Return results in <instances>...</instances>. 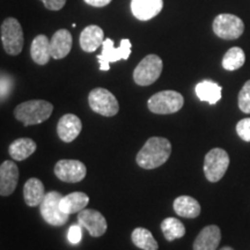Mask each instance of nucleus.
I'll return each instance as SVG.
<instances>
[{
    "mask_svg": "<svg viewBox=\"0 0 250 250\" xmlns=\"http://www.w3.org/2000/svg\"><path fill=\"white\" fill-rule=\"evenodd\" d=\"M239 108L245 114H250V80L243 85L239 93Z\"/></svg>",
    "mask_w": 250,
    "mask_h": 250,
    "instance_id": "28",
    "label": "nucleus"
},
{
    "mask_svg": "<svg viewBox=\"0 0 250 250\" xmlns=\"http://www.w3.org/2000/svg\"><path fill=\"white\" fill-rule=\"evenodd\" d=\"M86 166L79 160H59L55 166V175L62 182L78 183L85 179Z\"/></svg>",
    "mask_w": 250,
    "mask_h": 250,
    "instance_id": "11",
    "label": "nucleus"
},
{
    "mask_svg": "<svg viewBox=\"0 0 250 250\" xmlns=\"http://www.w3.org/2000/svg\"><path fill=\"white\" fill-rule=\"evenodd\" d=\"M19 181V168L14 161L6 160L0 165V196L14 192Z\"/></svg>",
    "mask_w": 250,
    "mask_h": 250,
    "instance_id": "13",
    "label": "nucleus"
},
{
    "mask_svg": "<svg viewBox=\"0 0 250 250\" xmlns=\"http://www.w3.org/2000/svg\"><path fill=\"white\" fill-rule=\"evenodd\" d=\"M184 104V99L179 92L162 90L151 96L147 102L149 111L158 115L175 114L181 110Z\"/></svg>",
    "mask_w": 250,
    "mask_h": 250,
    "instance_id": "3",
    "label": "nucleus"
},
{
    "mask_svg": "<svg viewBox=\"0 0 250 250\" xmlns=\"http://www.w3.org/2000/svg\"><path fill=\"white\" fill-rule=\"evenodd\" d=\"M67 239L72 245H78L83 239V226L81 225H72V226L68 228L67 233Z\"/></svg>",
    "mask_w": 250,
    "mask_h": 250,
    "instance_id": "30",
    "label": "nucleus"
},
{
    "mask_svg": "<svg viewBox=\"0 0 250 250\" xmlns=\"http://www.w3.org/2000/svg\"><path fill=\"white\" fill-rule=\"evenodd\" d=\"M164 62L156 55H148L137 65L133 71V80L139 86H149L161 76Z\"/></svg>",
    "mask_w": 250,
    "mask_h": 250,
    "instance_id": "5",
    "label": "nucleus"
},
{
    "mask_svg": "<svg viewBox=\"0 0 250 250\" xmlns=\"http://www.w3.org/2000/svg\"><path fill=\"white\" fill-rule=\"evenodd\" d=\"M83 130L80 118L73 114L64 115L58 122L57 133L62 142L71 143L79 136Z\"/></svg>",
    "mask_w": 250,
    "mask_h": 250,
    "instance_id": "15",
    "label": "nucleus"
},
{
    "mask_svg": "<svg viewBox=\"0 0 250 250\" xmlns=\"http://www.w3.org/2000/svg\"><path fill=\"white\" fill-rule=\"evenodd\" d=\"M221 241V230L215 225L206 226L193 242V250H217Z\"/></svg>",
    "mask_w": 250,
    "mask_h": 250,
    "instance_id": "16",
    "label": "nucleus"
},
{
    "mask_svg": "<svg viewBox=\"0 0 250 250\" xmlns=\"http://www.w3.org/2000/svg\"><path fill=\"white\" fill-rule=\"evenodd\" d=\"M229 166V156L223 148H213L208 151L204 160V174L210 182L220 181L226 174Z\"/></svg>",
    "mask_w": 250,
    "mask_h": 250,
    "instance_id": "7",
    "label": "nucleus"
},
{
    "mask_svg": "<svg viewBox=\"0 0 250 250\" xmlns=\"http://www.w3.org/2000/svg\"><path fill=\"white\" fill-rule=\"evenodd\" d=\"M31 59L39 65L48 64L51 58L50 40L45 35H39L33 40L30 46Z\"/></svg>",
    "mask_w": 250,
    "mask_h": 250,
    "instance_id": "21",
    "label": "nucleus"
},
{
    "mask_svg": "<svg viewBox=\"0 0 250 250\" xmlns=\"http://www.w3.org/2000/svg\"><path fill=\"white\" fill-rule=\"evenodd\" d=\"M72 49V35L67 29L56 31L50 40V51L54 59H62L70 54Z\"/></svg>",
    "mask_w": 250,
    "mask_h": 250,
    "instance_id": "17",
    "label": "nucleus"
},
{
    "mask_svg": "<svg viewBox=\"0 0 250 250\" xmlns=\"http://www.w3.org/2000/svg\"><path fill=\"white\" fill-rule=\"evenodd\" d=\"M196 95L201 101L215 104L221 99V86L212 80H203L196 86Z\"/></svg>",
    "mask_w": 250,
    "mask_h": 250,
    "instance_id": "23",
    "label": "nucleus"
},
{
    "mask_svg": "<svg viewBox=\"0 0 250 250\" xmlns=\"http://www.w3.org/2000/svg\"><path fill=\"white\" fill-rule=\"evenodd\" d=\"M89 203V197L85 192H71L67 196H62L61 201V208L64 213L68 215L79 213Z\"/></svg>",
    "mask_w": 250,
    "mask_h": 250,
    "instance_id": "20",
    "label": "nucleus"
},
{
    "mask_svg": "<svg viewBox=\"0 0 250 250\" xmlns=\"http://www.w3.org/2000/svg\"><path fill=\"white\" fill-rule=\"evenodd\" d=\"M78 221L94 237H100L107 230V220L99 211L83 208L78 213Z\"/></svg>",
    "mask_w": 250,
    "mask_h": 250,
    "instance_id": "12",
    "label": "nucleus"
},
{
    "mask_svg": "<svg viewBox=\"0 0 250 250\" xmlns=\"http://www.w3.org/2000/svg\"><path fill=\"white\" fill-rule=\"evenodd\" d=\"M236 132L242 140L250 143V117L243 118L236 124Z\"/></svg>",
    "mask_w": 250,
    "mask_h": 250,
    "instance_id": "29",
    "label": "nucleus"
},
{
    "mask_svg": "<svg viewBox=\"0 0 250 250\" xmlns=\"http://www.w3.org/2000/svg\"><path fill=\"white\" fill-rule=\"evenodd\" d=\"M79 42L83 51L94 52L99 49V46H102L104 42V33H103L102 28L92 24L81 31Z\"/></svg>",
    "mask_w": 250,
    "mask_h": 250,
    "instance_id": "18",
    "label": "nucleus"
},
{
    "mask_svg": "<svg viewBox=\"0 0 250 250\" xmlns=\"http://www.w3.org/2000/svg\"><path fill=\"white\" fill-rule=\"evenodd\" d=\"M45 196L44 186L36 177H31L24 183L23 187V197L24 202L30 208H35V206H40L42 203L43 198Z\"/></svg>",
    "mask_w": 250,
    "mask_h": 250,
    "instance_id": "19",
    "label": "nucleus"
},
{
    "mask_svg": "<svg viewBox=\"0 0 250 250\" xmlns=\"http://www.w3.org/2000/svg\"><path fill=\"white\" fill-rule=\"evenodd\" d=\"M213 31L223 40H236L245 31V23L233 14H219L213 21Z\"/></svg>",
    "mask_w": 250,
    "mask_h": 250,
    "instance_id": "10",
    "label": "nucleus"
},
{
    "mask_svg": "<svg viewBox=\"0 0 250 250\" xmlns=\"http://www.w3.org/2000/svg\"><path fill=\"white\" fill-rule=\"evenodd\" d=\"M164 8V0H131V11L140 21L155 18Z\"/></svg>",
    "mask_w": 250,
    "mask_h": 250,
    "instance_id": "14",
    "label": "nucleus"
},
{
    "mask_svg": "<svg viewBox=\"0 0 250 250\" xmlns=\"http://www.w3.org/2000/svg\"><path fill=\"white\" fill-rule=\"evenodd\" d=\"M54 111V105L44 100H31L20 103L14 109V116L24 126L41 124L48 120Z\"/></svg>",
    "mask_w": 250,
    "mask_h": 250,
    "instance_id": "2",
    "label": "nucleus"
},
{
    "mask_svg": "<svg viewBox=\"0 0 250 250\" xmlns=\"http://www.w3.org/2000/svg\"><path fill=\"white\" fill-rule=\"evenodd\" d=\"M36 151V143L30 138H19L9 145L8 153L15 161H23Z\"/></svg>",
    "mask_w": 250,
    "mask_h": 250,
    "instance_id": "24",
    "label": "nucleus"
},
{
    "mask_svg": "<svg viewBox=\"0 0 250 250\" xmlns=\"http://www.w3.org/2000/svg\"><path fill=\"white\" fill-rule=\"evenodd\" d=\"M220 250H234V249L230 248V247H224V248H221Z\"/></svg>",
    "mask_w": 250,
    "mask_h": 250,
    "instance_id": "34",
    "label": "nucleus"
},
{
    "mask_svg": "<svg viewBox=\"0 0 250 250\" xmlns=\"http://www.w3.org/2000/svg\"><path fill=\"white\" fill-rule=\"evenodd\" d=\"M1 42L6 54L17 56L23 48V30L17 19L7 18L1 24Z\"/></svg>",
    "mask_w": 250,
    "mask_h": 250,
    "instance_id": "4",
    "label": "nucleus"
},
{
    "mask_svg": "<svg viewBox=\"0 0 250 250\" xmlns=\"http://www.w3.org/2000/svg\"><path fill=\"white\" fill-rule=\"evenodd\" d=\"M62 196L58 191L45 193L44 198L40 205V211L45 223L51 226H62L68 221V214L64 213L61 208Z\"/></svg>",
    "mask_w": 250,
    "mask_h": 250,
    "instance_id": "6",
    "label": "nucleus"
},
{
    "mask_svg": "<svg viewBox=\"0 0 250 250\" xmlns=\"http://www.w3.org/2000/svg\"><path fill=\"white\" fill-rule=\"evenodd\" d=\"M174 211L177 215L188 219L197 218L201 214V205L193 197L180 196L174 201Z\"/></svg>",
    "mask_w": 250,
    "mask_h": 250,
    "instance_id": "22",
    "label": "nucleus"
},
{
    "mask_svg": "<svg viewBox=\"0 0 250 250\" xmlns=\"http://www.w3.org/2000/svg\"><path fill=\"white\" fill-rule=\"evenodd\" d=\"M11 87H12V83L8 78H6L4 76L1 79H0V99H4L5 96H7Z\"/></svg>",
    "mask_w": 250,
    "mask_h": 250,
    "instance_id": "32",
    "label": "nucleus"
},
{
    "mask_svg": "<svg viewBox=\"0 0 250 250\" xmlns=\"http://www.w3.org/2000/svg\"><path fill=\"white\" fill-rule=\"evenodd\" d=\"M131 42L130 40L123 39L121 41V44L118 48H115L114 41L110 39H105L102 44V52L98 56V61L100 62V70L109 71L110 70V62L118 61H126L131 55Z\"/></svg>",
    "mask_w": 250,
    "mask_h": 250,
    "instance_id": "8",
    "label": "nucleus"
},
{
    "mask_svg": "<svg viewBox=\"0 0 250 250\" xmlns=\"http://www.w3.org/2000/svg\"><path fill=\"white\" fill-rule=\"evenodd\" d=\"M133 245L142 250H158L159 245L148 229L138 227L131 234Z\"/></svg>",
    "mask_w": 250,
    "mask_h": 250,
    "instance_id": "25",
    "label": "nucleus"
},
{
    "mask_svg": "<svg viewBox=\"0 0 250 250\" xmlns=\"http://www.w3.org/2000/svg\"><path fill=\"white\" fill-rule=\"evenodd\" d=\"M83 1L93 7H104L110 4L111 0H83Z\"/></svg>",
    "mask_w": 250,
    "mask_h": 250,
    "instance_id": "33",
    "label": "nucleus"
},
{
    "mask_svg": "<svg viewBox=\"0 0 250 250\" xmlns=\"http://www.w3.org/2000/svg\"><path fill=\"white\" fill-rule=\"evenodd\" d=\"M171 154V144L161 137H152L137 154L136 161L143 169H155L167 162Z\"/></svg>",
    "mask_w": 250,
    "mask_h": 250,
    "instance_id": "1",
    "label": "nucleus"
},
{
    "mask_svg": "<svg viewBox=\"0 0 250 250\" xmlns=\"http://www.w3.org/2000/svg\"><path fill=\"white\" fill-rule=\"evenodd\" d=\"M88 103L93 111L104 117L115 116L120 110L117 99L105 88L93 89L88 95Z\"/></svg>",
    "mask_w": 250,
    "mask_h": 250,
    "instance_id": "9",
    "label": "nucleus"
},
{
    "mask_svg": "<svg viewBox=\"0 0 250 250\" xmlns=\"http://www.w3.org/2000/svg\"><path fill=\"white\" fill-rule=\"evenodd\" d=\"M161 230L167 241L181 239L186 234V227L176 218H166L161 223Z\"/></svg>",
    "mask_w": 250,
    "mask_h": 250,
    "instance_id": "26",
    "label": "nucleus"
},
{
    "mask_svg": "<svg viewBox=\"0 0 250 250\" xmlns=\"http://www.w3.org/2000/svg\"><path fill=\"white\" fill-rule=\"evenodd\" d=\"M246 62V55L239 46L230 48L223 58V67L227 71H235L242 67Z\"/></svg>",
    "mask_w": 250,
    "mask_h": 250,
    "instance_id": "27",
    "label": "nucleus"
},
{
    "mask_svg": "<svg viewBox=\"0 0 250 250\" xmlns=\"http://www.w3.org/2000/svg\"><path fill=\"white\" fill-rule=\"evenodd\" d=\"M50 11H59L66 4V0H41Z\"/></svg>",
    "mask_w": 250,
    "mask_h": 250,
    "instance_id": "31",
    "label": "nucleus"
}]
</instances>
